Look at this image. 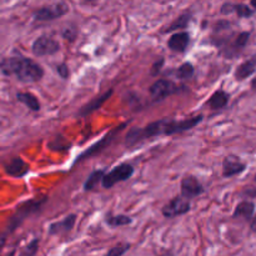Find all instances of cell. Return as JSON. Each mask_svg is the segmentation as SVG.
Masks as SVG:
<instances>
[{
  "label": "cell",
  "instance_id": "24",
  "mask_svg": "<svg viewBox=\"0 0 256 256\" xmlns=\"http://www.w3.org/2000/svg\"><path fill=\"white\" fill-rule=\"evenodd\" d=\"M195 69L192 66V62H184V64L180 65L176 70H175V76L179 80H185L190 79V78L194 75Z\"/></svg>",
  "mask_w": 256,
  "mask_h": 256
},
{
  "label": "cell",
  "instance_id": "22",
  "mask_svg": "<svg viewBox=\"0 0 256 256\" xmlns=\"http://www.w3.org/2000/svg\"><path fill=\"white\" fill-rule=\"evenodd\" d=\"M105 172L104 170H95L92 174L88 176V179L84 182V190L85 192H90V190H94L95 188L99 185V182L102 180Z\"/></svg>",
  "mask_w": 256,
  "mask_h": 256
},
{
  "label": "cell",
  "instance_id": "26",
  "mask_svg": "<svg viewBox=\"0 0 256 256\" xmlns=\"http://www.w3.org/2000/svg\"><path fill=\"white\" fill-rule=\"evenodd\" d=\"M56 72H58V74H59V76L62 78V79H64V80H66L68 78H69V75H70L69 66H68L66 64H64V62H62V64L58 65Z\"/></svg>",
  "mask_w": 256,
  "mask_h": 256
},
{
  "label": "cell",
  "instance_id": "8",
  "mask_svg": "<svg viewBox=\"0 0 256 256\" xmlns=\"http://www.w3.org/2000/svg\"><path fill=\"white\" fill-rule=\"evenodd\" d=\"M32 50L36 56H49V55H54L59 52L60 44L54 38L42 35L32 42Z\"/></svg>",
  "mask_w": 256,
  "mask_h": 256
},
{
  "label": "cell",
  "instance_id": "14",
  "mask_svg": "<svg viewBox=\"0 0 256 256\" xmlns=\"http://www.w3.org/2000/svg\"><path fill=\"white\" fill-rule=\"evenodd\" d=\"M5 172L12 178H22L29 172V165L20 158H14L5 165Z\"/></svg>",
  "mask_w": 256,
  "mask_h": 256
},
{
  "label": "cell",
  "instance_id": "27",
  "mask_svg": "<svg viewBox=\"0 0 256 256\" xmlns=\"http://www.w3.org/2000/svg\"><path fill=\"white\" fill-rule=\"evenodd\" d=\"M76 35H78V30H76V28H74V26H68L66 29L62 32V36H64L65 39L70 40V42L75 40Z\"/></svg>",
  "mask_w": 256,
  "mask_h": 256
},
{
  "label": "cell",
  "instance_id": "5",
  "mask_svg": "<svg viewBox=\"0 0 256 256\" xmlns=\"http://www.w3.org/2000/svg\"><path fill=\"white\" fill-rule=\"evenodd\" d=\"M69 12V6L65 2H56V4L42 6L32 12V18L35 22H52L64 16Z\"/></svg>",
  "mask_w": 256,
  "mask_h": 256
},
{
  "label": "cell",
  "instance_id": "17",
  "mask_svg": "<svg viewBox=\"0 0 256 256\" xmlns=\"http://www.w3.org/2000/svg\"><path fill=\"white\" fill-rule=\"evenodd\" d=\"M222 14H232V12H236L239 18H250L254 15V10L249 8L245 4H230L226 2L222 6Z\"/></svg>",
  "mask_w": 256,
  "mask_h": 256
},
{
  "label": "cell",
  "instance_id": "1",
  "mask_svg": "<svg viewBox=\"0 0 256 256\" xmlns=\"http://www.w3.org/2000/svg\"><path fill=\"white\" fill-rule=\"evenodd\" d=\"M202 122V115H198V116L189 118V119L184 120H156V122L148 124L144 129L134 128V130H132V138H134V140L136 142H142L152 136H158V135L180 134V132L194 129Z\"/></svg>",
  "mask_w": 256,
  "mask_h": 256
},
{
  "label": "cell",
  "instance_id": "11",
  "mask_svg": "<svg viewBox=\"0 0 256 256\" xmlns=\"http://www.w3.org/2000/svg\"><path fill=\"white\" fill-rule=\"evenodd\" d=\"M245 169H246V164L235 155H229L222 162V176L224 178H232L234 175L242 174L245 172Z\"/></svg>",
  "mask_w": 256,
  "mask_h": 256
},
{
  "label": "cell",
  "instance_id": "34",
  "mask_svg": "<svg viewBox=\"0 0 256 256\" xmlns=\"http://www.w3.org/2000/svg\"><path fill=\"white\" fill-rule=\"evenodd\" d=\"M255 182H256V175H255Z\"/></svg>",
  "mask_w": 256,
  "mask_h": 256
},
{
  "label": "cell",
  "instance_id": "10",
  "mask_svg": "<svg viewBox=\"0 0 256 256\" xmlns=\"http://www.w3.org/2000/svg\"><path fill=\"white\" fill-rule=\"evenodd\" d=\"M180 189H182V195H184L188 199H194L204 192V186L194 175H186L182 180Z\"/></svg>",
  "mask_w": 256,
  "mask_h": 256
},
{
  "label": "cell",
  "instance_id": "2",
  "mask_svg": "<svg viewBox=\"0 0 256 256\" xmlns=\"http://www.w3.org/2000/svg\"><path fill=\"white\" fill-rule=\"evenodd\" d=\"M0 72L5 76H14L25 84L38 82L44 76V69L42 65L22 55L4 58L0 62Z\"/></svg>",
  "mask_w": 256,
  "mask_h": 256
},
{
  "label": "cell",
  "instance_id": "23",
  "mask_svg": "<svg viewBox=\"0 0 256 256\" xmlns=\"http://www.w3.org/2000/svg\"><path fill=\"white\" fill-rule=\"evenodd\" d=\"M132 218L126 216V215H112L108 214L105 216V222L109 226L116 228V226H124V225L132 224Z\"/></svg>",
  "mask_w": 256,
  "mask_h": 256
},
{
  "label": "cell",
  "instance_id": "13",
  "mask_svg": "<svg viewBox=\"0 0 256 256\" xmlns=\"http://www.w3.org/2000/svg\"><path fill=\"white\" fill-rule=\"evenodd\" d=\"M190 42V35L186 32H179L172 34L168 40V48L175 52H184Z\"/></svg>",
  "mask_w": 256,
  "mask_h": 256
},
{
  "label": "cell",
  "instance_id": "33",
  "mask_svg": "<svg viewBox=\"0 0 256 256\" xmlns=\"http://www.w3.org/2000/svg\"><path fill=\"white\" fill-rule=\"evenodd\" d=\"M252 89H256V79L252 80Z\"/></svg>",
  "mask_w": 256,
  "mask_h": 256
},
{
  "label": "cell",
  "instance_id": "19",
  "mask_svg": "<svg viewBox=\"0 0 256 256\" xmlns=\"http://www.w3.org/2000/svg\"><path fill=\"white\" fill-rule=\"evenodd\" d=\"M255 212V204L252 202H242L240 204H238V206L235 208V212L232 216L235 219H244V220H250L254 216Z\"/></svg>",
  "mask_w": 256,
  "mask_h": 256
},
{
  "label": "cell",
  "instance_id": "30",
  "mask_svg": "<svg viewBox=\"0 0 256 256\" xmlns=\"http://www.w3.org/2000/svg\"><path fill=\"white\" fill-rule=\"evenodd\" d=\"M5 242H6V234H2L0 235V252H2V249L4 248Z\"/></svg>",
  "mask_w": 256,
  "mask_h": 256
},
{
  "label": "cell",
  "instance_id": "7",
  "mask_svg": "<svg viewBox=\"0 0 256 256\" xmlns=\"http://www.w3.org/2000/svg\"><path fill=\"white\" fill-rule=\"evenodd\" d=\"M192 206H190V199L185 198L184 195L174 198L170 200L164 208H162V215L168 219H172V218L180 216L186 212H190Z\"/></svg>",
  "mask_w": 256,
  "mask_h": 256
},
{
  "label": "cell",
  "instance_id": "6",
  "mask_svg": "<svg viewBox=\"0 0 256 256\" xmlns=\"http://www.w3.org/2000/svg\"><path fill=\"white\" fill-rule=\"evenodd\" d=\"M126 125H128V122H125V124L119 125V126L115 128V129H112L110 132H108V134L105 135L102 139H100L99 142H95L92 146H90L89 149L85 150V152H82V154L80 155V156L76 160H75V164H76V162H82V160H85V159H89V158H92V156H95V155L99 154L100 152H102L105 148L109 146V144H112V142L114 140V138L116 136V135L119 134L120 132H122V130H124V128L126 126Z\"/></svg>",
  "mask_w": 256,
  "mask_h": 256
},
{
  "label": "cell",
  "instance_id": "31",
  "mask_svg": "<svg viewBox=\"0 0 256 256\" xmlns=\"http://www.w3.org/2000/svg\"><path fill=\"white\" fill-rule=\"evenodd\" d=\"M250 228H252V232H256V214H255V216L252 218V225H250Z\"/></svg>",
  "mask_w": 256,
  "mask_h": 256
},
{
  "label": "cell",
  "instance_id": "15",
  "mask_svg": "<svg viewBox=\"0 0 256 256\" xmlns=\"http://www.w3.org/2000/svg\"><path fill=\"white\" fill-rule=\"evenodd\" d=\"M112 90H109V92H104V94L99 95V96L94 98V99L90 100L88 104H85L84 106L79 110L78 115H79V116H88L89 114L94 112L95 110H98L99 108H102V105L104 104V102H106L110 96H112Z\"/></svg>",
  "mask_w": 256,
  "mask_h": 256
},
{
  "label": "cell",
  "instance_id": "3",
  "mask_svg": "<svg viewBox=\"0 0 256 256\" xmlns=\"http://www.w3.org/2000/svg\"><path fill=\"white\" fill-rule=\"evenodd\" d=\"M46 200L48 198H42V199H39V200H30V202H25L24 205H22V206L18 209V212L12 215V219H10L8 230H9V232H12V230L16 229V228L19 226V225L22 224V222H24L29 215L36 214V212L42 209V205L46 202Z\"/></svg>",
  "mask_w": 256,
  "mask_h": 256
},
{
  "label": "cell",
  "instance_id": "32",
  "mask_svg": "<svg viewBox=\"0 0 256 256\" xmlns=\"http://www.w3.org/2000/svg\"><path fill=\"white\" fill-rule=\"evenodd\" d=\"M250 4H252V6L254 8V10H256V0H252V2H250Z\"/></svg>",
  "mask_w": 256,
  "mask_h": 256
},
{
  "label": "cell",
  "instance_id": "4",
  "mask_svg": "<svg viewBox=\"0 0 256 256\" xmlns=\"http://www.w3.org/2000/svg\"><path fill=\"white\" fill-rule=\"evenodd\" d=\"M132 174H134V166L132 165L126 164V162L120 164L115 166L112 170H110L109 172H105L104 176H102V184L105 189H110V188H112L118 182L129 180L132 176Z\"/></svg>",
  "mask_w": 256,
  "mask_h": 256
},
{
  "label": "cell",
  "instance_id": "28",
  "mask_svg": "<svg viewBox=\"0 0 256 256\" xmlns=\"http://www.w3.org/2000/svg\"><path fill=\"white\" fill-rule=\"evenodd\" d=\"M38 244H39V240H38V239L32 240V242H30L29 244H28V246L25 248L24 254H28V255H34L35 252H38Z\"/></svg>",
  "mask_w": 256,
  "mask_h": 256
},
{
  "label": "cell",
  "instance_id": "16",
  "mask_svg": "<svg viewBox=\"0 0 256 256\" xmlns=\"http://www.w3.org/2000/svg\"><path fill=\"white\" fill-rule=\"evenodd\" d=\"M256 72V55H254L250 59L245 60L244 62L239 65L235 70V79L238 82H242V80L248 79L249 76H252V74Z\"/></svg>",
  "mask_w": 256,
  "mask_h": 256
},
{
  "label": "cell",
  "instance_id": "12",
  "mask_svg": "<svg viewBox=\"0 0 256 256\" xmlns=\"http://www.w3.org/2000/svg\"><path fill=\"white\" fill-rule=\"evenodd\" d=\"M75 222H76V215L70 214L68 216H65L62 220L59 222H55L52 224L49 225V235H64L68 234L72 230Z\"/></svg>",
  "mask_w": 256,
  "mask_h": 256
},
{
  "label": "cell",
  "instance_id": "29",
  "mask_svg": "<svg viewBox=\"0 0 256 256\" xmlns=\"http://www.w3.org/2000/svg\"><path fill=\"white\" fill-rule=\"evenodd\" d=\"M164 62L165 60L162 59H159V60H156V62H154V64H152V75H154V76H156V75H159V72H160V70H162V65H164Z\"/></svg>",
  "mask_w": 256,
  "mask_h": 256
},
{
  "label": "cell",
  "instance_id": "25",
  "mask_svg": "<svg viewBox=\"0 0 256 256\" xmlns=\"http://www.w3.org/2000/svg\"><path fill=\"white\" fill-rule=\"evenodd\" d=\"M130 249V245L129 244H122V245H116L114 246L112 249H110L108 252V255L109 256H120V255H124L128 250Z\"/></svg>",
  "mask_w": 256,
  "mask_h": 256
},
{
  "label": "cell",
  "instance_id": "18",
  "mask_svg": "<svg viewBox=\"0 0 256 256\" xmlns=\"http://www.w3.org/2000/svg\"><path fill=\"white\" fill-rule=\"evenodd\" d=\"M229 100H230V95L228 94L226 92L220 89V90H216V92L210 96V99L208 100L206 104L212 110H220V109H224V108L226 106Z\"/></svg>",
  "mask_w": 256,
  "mask_h": 256
},
{
  "label": "cell",
  "instance_id": "21",
  "mask_svg": "<svg viewBox=\"0 0 256 256\" xmlns=\"http://www.w3.org/2000/svg\"><path fill=\"white\" fill-rule=\"evenodd\" d=\"M190 20H192V15L190 14L180 15V16L178 18V19H175L172 24L168 25V26L162 30V32H174V30L185 29V28L188 26V24H189Z\"/></svg>",
  "mask_w": 256,
  "mask_h": 256
},
{
  "label": "cell",
  "instance_id": "20",
  "mask_svg": "<svg viewBox=\"0 0 256 256\" xmlns=\"http://www.w3.org/2000/svg\"><path fill=\"white\" fill-rule=\"evenodd\" d=\"M16 100L22 102V104H24L32 112H39L40 108H42L38 98L34 94H32V92H18Z\"/></svg>",
  "mask_w": 256,
  "mask_h": 256
},
{
  "label": "cell",
  "instance_id": "9",
  "mask_svg": "<svg viewBox=\"0 0 256 256\" xmlns=\"http://www.w3.org/2000/svg\"><path fill=\"white\" fill-rule=\"evenodd\" d=\"M149 92L152 99L158 102V100L165 99V98L170 96V95L175 94V92H179L180 86H178L172 80L159 79L150 86Z\"/></svg>",
  "mask_w": 256,
  "mask_h": 256
}]
</instances>
